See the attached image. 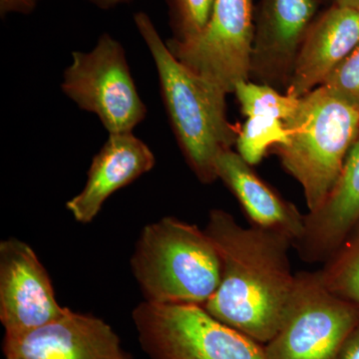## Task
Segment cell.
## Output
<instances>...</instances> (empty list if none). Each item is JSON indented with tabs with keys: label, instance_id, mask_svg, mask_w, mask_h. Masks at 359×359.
<instances>
[{
	"label": "cell",
	"instance_id": "17",
	"mask_svg": "<svg viewBox=\"0 0 359 359\" xmlns=\"http://www.w3.org/2000/svg\"><path fill=\"white\" fill-rule=\"evenodd\" d=\"M287 131L285 123L278 118L266 116L248 117L247 121L238 128V153L249 164L261 162L269 148L287 143Z\"/></svg>",
	"mask_w": 359,
	"mask_h": 359
},
{
	"label": "cell",
	"instance_id": "18",
	"mask_svg": "<svg viewBox=\"0 0 359 359\" xmlns=\"http://www.w3.org/2000/svg\"><path fill=\"white\" fill-rule=\"evenodd\" d=\"M233 93L242 108L243 114L248 117L266 116L278 118L285 122L297 109L299 99L278 93L266 84L241 81Z\"/></svg>",
	"mask_w": 359,
	"mask_h": 359
},
{
	"label": "cell",
	"instance_id": "19",
	"mask_svg": "<svg viewBox=\"0 0 359 359\" xmlns=\"http://www.w3.org/2000/svg\"><path fill=\"white\" fill-rule=\"evenodd\" d=\"M175 40L184 41L199 34L209 22L216 0H166Z\"/></svg>",
	"mask_w": 359,
	"mask_h": 359
},
{
	"label": "cell",
	"instance_id": "20",
	"mask_svg": "<svg viewBox=\"0 0 359 359\" xmlns=\"http://www.w3.org/2000/svg\"><path fill=\"white\" fill-rule=\"evenodd\" d=\"M321 85L359 109V44Z\"/></svg>",
	"mask_w": 359,
	"mask_h": 359
},
{
	"label": "cell",
	"instance_id": "24",
	"mask_svg": "<svg viewBox=\"0 0 359 359\" xmlns=\"http://www.w3.org/2000/svg\"><path fill=\"white\" fill-rule=\"evenodd\" d=\"M334 4L339 6L351 7L359 11V0H335Z\"/></svg>",
	"mask_w": 359,
	"mask_h": 359
},
{
	"label": "cell",
	"instance_id": "23",
	"mask_svg": "<svg viewBox=\"0 0 359 359\" xmlns=\"http://www.w3.org/2000/svg\"><path fill=\"white\" fill-rule=\"evenodd\" d=\"M87 1L100 9H111L121 4H129L133 0H87Z\"/></svg>",
	"mask_w": 359,
	"mask_h": 359
},
{
	"label": "cell",
	"instance_id": "5",
	"mask_svg": "<svg viewBox=\"0 0 359 359\" xmlns=\"http://www.w3.org/2000/svg\"><path fill=\"white\" fill-rule=\"evenodd\" d=\"M139 344L151 359H266L264 344L196 304L141 302L132 311Z\"/></svg>",
	"mask_w": 359,
	"mask_h": 359
},
{
	"label": "cell",
	"instance_id": "2",
	"mask_svg": "<svg viewBox=\"0 0 359 359\" xmlns=\"http://www.w3.org/2000/svg\"><path fill=\"white\" fill-rule=\"evenodd\" d=\"M134 22L154 60L163 102L182 153L200 182L214 183L219 156L236 145L238 137V129L226 118V93L175 57L147 13H135Z\"/></svg>",
	"mask_w": 359,
	"mask_h": 359
},
{
	"label": "cell",
	"instance_id": "22",
	"mask_svg": "<svg viewBox=\"0 0 359 359\" xmlns=\"http://www.w3.org/2000/svg\"><path fill=\"white\" fill-rule=\"evenodd\" d=\"M341 359H359V325L347 340Z\"/></svg>",
	"mask_w": 359,
	"mask_h": 359
},
{
	"label": "cell",
	"instance_id": "4",
	"mask_svg": "<svg viewBox=\"0 0 359 359\" xmlns=\"http://www.w3.org/2000/svg\"><path fill=\"white\" fill-rule=\"evenodd\" d=\"M287 143L276 146L285 171L304 190L309 212L332 190L359 134V109L318 86L299 98L285 122Z\"/></svg>",
	"mask_w": 359,
	"mask_h": 359
},
{
	"label": "cell",
	"instance_id": "25",
	"mask_svg": "<svg viewBox=\"0 0 359 359\" xmlns=\"http://www.w3.org/2000/svg\"><path fill=\"white\" fill-rule=\"evenodd\" d=\"M6 359H13V358H6Z\"/></svg>",
	"mask_w": 359,
	"mask_h": 359
},
{
	"label": "cell",
	"instance_id": "10",
	"mask_svg": "<svg viewBox=\"0 0 359 359\" xmlns=\"http://www.w3.org/2000/svg\"><path fill=\"white\" fill-rule=\"evenodd\" d=\"M2 349L13 359H133L106 321L69 309L32 332L4 335Z\"/></svg>",
	"mask_w": 359,
	"mask_h": 359
},
{
	"label": "cell",
	"instance_id": "6",
	"mask_svg": "<svg viewBox=\"0 0 359 359\" xmlns=\"http://www.w3.org/2000/svg\"><path fill=\"white\" fill-rule=\"evenodd\" d=\"M359 325V306L325 287L316 271L295 273L282 325L264 344L266 359H341Z\"/></svg>",
	"mask_w": 359,
	"mask_h": 359
},
{
	"label": "cell",
	"instance_id": "11",
	"mask_svg": "<svg viewBox=\"0 0 359 359\" xmlns=\"http://www.w3.org/2000/svg\"><path fill=\"white\" fill-rule=\"evenodd\" d=\"M316 9V0H261L255 20L250 74L269 86L289 83Z\"/></svg>",
	"mask_w": 359,
	"mask_h": 359
},
{
	"label": "cell",
	"instance_id": "8",
	"mask_svg": "<svg viewBox=\"0 0 359 359\" xmlns=\"http://www.w3.org/2000/svg\"><path fill=\"white\" fill-rule=\"evenodd\" d=\"M254 34L252 0H216L199 34L166 44L180 62L228 94L249 80Z\"/></svg>",
	"mask_w": 359,
	"mask_h": 359
},
{
	"label": "cell",
	"instance_id": "21",
	"mask_svg": "<svg viewBox=\"0 0 359 359\" xmlns=\"http://www.w3.org/2000/svg\"><path fill=\"white\" fill-rule=\"evenodd\" d=\"M40 0H0V15L6 18L11 13L29 14Z\"/></svg>",
	"mask_w": 359,
	"mask_h": 359
},
{
	"label": "cell",
	"instance_id": "3",
	"mask_svg": "<svg viewBox=\"0 0 359 359\" xmlns=\"http://www.w3.org/2000/svg\"><path fill=\"white\" fill-rule=\"evenodd\" d=\"M130 264L151 304L204 306L221 282V259L211 238L174 217L144 226Z\"/></svg>",
	"mask_w": 359,
	"mask_h": 359
},
{
	"label": "cell",
	"instance_id": "15",
	"mask_svg": "<svg viewBox=\"0 0 359 359\" xmlns=\"http://www.w3.org/2000/svg\"><path fill=\"white\" fill-rule=\"evenodd\" d=\"M217 174L237 198L250 226L280 231L292 240V245L302 237L304 215L259 178L238 152L231 149L222 153Z\"/></svg>",
	"mask_w": 359,
	"mask_h": 359
},
{
	"label": "cell",
	"instance_id": "1",
	"mask_svg": "<svg viewBox=\"0 0 359 359\" xmlns=\"http://www.w3.org/2000/svg\"><path fill=\"white\" fill-rule=\"evenodd\" d=\"M218 250L221 282L203 308L212 318L261 344L282 325L295 275L292 240L280 231L244 228L230 212L214 209L205 229Z\"/></svg>",
	"mask_w": 359,
	"mask_h": 359
},
{
	"label": "cell",
	"instance_id": "14",
	"mask_svg": "<svg viewBox=\"0 0 359 359\" xmlns=\"http://www.w3.org/2000/svg\"><path fill=\"white\" fill-rule=\"evenodd\" d=\"M358 44L359 11L334 4L309 26L287 83V95L299 99L318 88Z\"/></svg>",
	"mask_w": 359,
	"mask_h": 359
},
{
	"label": "cell",
	"instance_id": "16",
	"mask_svg": "<svg viewBox=\"0 0 359 359\" xmlns=\"http://www.w3.org/2000/svg\"><path fill=\"white\" fill-rule=\"evenodd\" d=\"M318 273L327 290L359 306V223Z\"/></svg>",
	"mask_w": 359,
	"mask_h": 359
},
{
	"label": "cell",
	"instance_id": "12",
	"mask_svg": "<svg viewBox=\"0 0 359 359\" xmlns=\"http://www.w3.org/2000/svg\"><path fill=\"white\" fill-rule=\"evenodd\" d=\"M155 164L151 149L133 133L109 134L92 160L83 190L68 201L66 208L78 223H91L113 194L150 172Z\"/></svg>",
	"mask_w": 359,
	"mask_h": 359
},
{
	"label": "cell",
	"instance_id": "13",
	"mask_svg": "<svg viewBox=\"0 0 359 359\" xmlns=\"http://www.w3.org/2000/svg\"><path fill=\"white\" fill-rule=\"evenodd\" d=\"M358 223L359 134L323 204L304 215V233L294 248L306 263H325Z\"/></svg>",
	"mask_w": 359,
	"mask_h": 359
},
{
	"label": "cell",
	"instance_id": "9",
	"mask_svg": "<svg viewBox=\"0 0 359 359\" xmlns=\"http://www.w3.org/2000/svg\"><path fill=\"white\" fill-rule=\"evenodd\" d=\"M58 304L48 273L25 242H0V321L6 334L18 335L58 320L67 311Z\"/></svg>",
	"mask_w": 359,
	"mask_h": 359
},
{
	"label": "cell",
	"instance_id": "7",
	"mask_svg": "<svg viewBox=\"0 0 359 359\" xmlns=\"http://www.w3.org/2000/svg\"><path fill=\"white\" fill-rule=\"evenodd\" d=\"M61 89L80 109L95 114L109 134L133 133L147 114L124 47L109 33L91 51L72 52Z\"/></svg>",
	"mask_w": 359,
	"mask_h": 359
}]
</instances>
